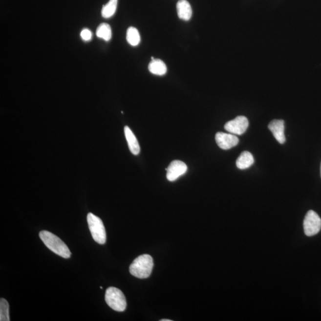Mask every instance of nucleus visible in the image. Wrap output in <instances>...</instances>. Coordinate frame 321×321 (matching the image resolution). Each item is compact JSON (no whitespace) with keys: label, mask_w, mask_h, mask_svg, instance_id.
<instances>
[{"label":"nucleus","mask_w":321,"mask_h":321,"mask_svg":"<svg viewBox=\"0 0 321 321\" xmlns=\"http://www.w3.org/2000/svg\"><path fill=\"white\" fill-rule=\"evenodd\" d=\"M40 237L44 245L54 253L64 258H69L71 252L67 246L65 245L56 235L51 232L43 230L40 233Z\"/></svg>","instance_id":"nucleus-1"},{"label":"nucleus","mask_w":321,"mask_h":321,"mask_svg":"<svg viewBox=\"0 0 321 321\" xmlns=\"http://www.w3.org/2000/svg\"><path fill=\"white\" fill-rule=\"evenodd\" d=\"M153 267V259L149 255H142L133 260L130 266L131 275L138 278L144 279L149 277Z\"/></svg>","instance_id":"nucleus-2"},{"label":"nucleus","mask_w":321,"mask_h":321,"mask_svg":"<svg viewBox=\"0 0 321 321\" xmlns=\"http://www.w3.org/2000/svg\"><path fill=\"white\" fill-rule=\"evenodd\" d=\"M87 221L92 237L96 242L104 245L106 242L107 235L105 227L101 219L92 213L87 215Z\"/></svg>","instance_id":"nucleus-3"},{"label":"nucleus","mask_w":321,"mask_h":321,"mask_svg":"<svg viewBox=\"0 0 321 321\" xmlns=\"http://www.w3.org/2000/svg\"><path fill=\"white\" fill-rule=\"evenodd\" d=\"M106 303L112 309L117 312L125 311L127 302L123 293L117 288L110 287L107 289L105 296Z\"/></svg>","instance_id":"nucleus-4"},{"label":"nucleus","mask_w":321,"mask_h":321,"mask_svg":"<svg viewBox=\"0 0 321 321\" xmlns=\"http://www.w3.org/2000/svg\"><path fill=\"white\" fill-rule=\"evenodd\" d=\"M304 231L307 236H313L320 232L321 229V219L315 211L310 210L307 213L303 221Z\"/></svg>","instance_id":"nucleus-5"},{"label":"nucleus","mask_w":321,"mask_h":321,"mask_svg":"<svg viewBox=\"0 0 321 321\" xmlns=\"http://www.w3.org/2000/svg\"><path fill=\"white\" fill-rule=\"evenodd\" d=\"M248 120L246 117L238 116L226 123L224 128L230 133L241 135L248 129Z\"/></svg>","instance_id":"nucleus-6"},{"label":"nucleus","mask_w":321,"mask_h":321,"mask_svg":"<svg viewBox=\"0 0 321 321\" xmlns=\"http://www.w3.org/2000/svg\"><path fill=\"white\" fill-rule=\"evenodd\" d=\"M167 178L170 182H174L187 171L188 167L184 162L179 160L172 161L166 169Z\"/></svg>","instance_id":"nucleus-7"},{"label":"nucleus","mask_w":321,"mask_h":321,"mask_svg":"<svg viewBox=\"0 0 321 321\" xmlns=\"http://www.w3.org/2000/svg\"><path fill=\"white\" fill-rule=\"evenodd\" d=\"M215 141L222 150H228L236 146L239 140L233 134L218 132L215 134Z\"/></svg>","instance_id":"nucleus-8"},{"label":"nucleus","mask_w":321,"mask_h":321,"mask_svg":"<svg viewBox=\"0 0 321 321\" xmlns=\"http://www.w3.org/2000/svg\"><path fill=\"white\" fill-rule=\"evenodd\" d=\"M270 129L273 134L274 138L279 144H283L285 142L284 134V122L282 120H274L268 125Z\"/></svg>","instance_id":"nucleus-9"},{"label":"nucleus","mask_w":321,"mask_h":321,"mask_svg":"<svg viewBox=\"0 0 321 321\" xmlns=\"http://www.w3.org/2000/svg\"><path fill=\"white\" fill-rule=\"evenodd\" d=\"M124 130L126 139L127 140L130 152L134 155H138L141 150L138 139L128 126H125Z\"/></svg>","instance_id":"nucleus-10"},{"label":"nucleus","mask_w":321,"mask_h":321,"mask_svg":"<svg viewBox=\"0 0 321 321\" xmlns=\"http://www.w3.org/2000/svg\"><path fill=\"white\" fill-rule=\"evenodd\" d=\"M178 18L182 20L188 21L192 16V9L190 3L186 0H179L177 3Z\"/></svg>","instance_id":"nucleus-11"},{"label":"nucleus","mask_w":321,"mask_h":321,"mask_svg":"<svg viewBox=\"0 0 321 321\" xmlns=\"http://www.w3.org/2000/svg\"><path fill=\"white\" fill-rule=\"evenodd\" d=\"M148 69L153 75L163 76L167 73V66L161 60L153 59L148 65Z\"/></svg>","instance_id":"nucleus-12"},{"label":"nucleus","mask_w":321,"mask_h":321,"mask_svg":"<svg viewBox=\"0 0 321 321\" xmlns=\"http://www.w3.org/2000/svg\"><path fill=\"white\" fill-rule=\"evenodd\" d=\"M254 163L253 155L251 152L244 151L241 153L236 161V166L238 169L245 170L248 169Z\"/></svg>","instance_id":"nucleus-13"},{"label":"nucleus","mask_w":321,"mask_h":321,"mask_svg":"<svg viewBox=\"0 0 321 321\" xmlns=\"http://www.w3.org/2000/svg\"><path fill=\"white\" fill-rule=\"evenodd\" d=\"M126 40L130 45H138L141 42V36L138 30L134 27H128L126 34Z\"/></svg>","instance_id":"nucleus-14"},{"label":"nucleus","mask_w":321,"mask_h":321,"mask_svg":"<svg viewBox=\"0 0 321 321\" xmlns=\"http://www.w3.org/2000/svg\"><path fill=\"white\" fill-rule=\"evenodd\" d=\"M118 0H109L106 5L103 7L101 15L103 17L108 19L112 17L116 12Z\"/></svg>","instance_id":"nucleus-15"},{"label":"nucleus","mask_w":321,"mask_h":321,"mask_svg":"<svg viewBox=\"0 0 321 321\" xmlns=\"http://www.w3.org/2000/svg\"><path fill=\"white\" fill-rule=\"evenodd\" d=\"M96 34L98 38L106 41L110 40L112 37V30L110 26L107 23H101L98 27Z\"/></svg>","instance_id":"nucleus-16"},{"label":"nucleus","mask_w":321,"mask_h":321,"mask_svg":"<svg viewBox=\"0 0 321 321\" xmlns=\"http://www.w3.org/2000/svg\"><path fill=\"white\" fill-rule=\"evenodd\" d=\"M0 321H9V304L4 299H0Z\"/></svg>","instance_id":"nucleus-17"},{"label":"nucleus","mask_w":321,"mask_h":321,"mask_svg":"<svg viewBox=\"0 0 321 321\" xmlns=\"http://www.w3.org/2000/svg\"><path fill=\"white\" fill-rule=\"evenodd\" d=\"M81 37L82 40L85 41H89L92 39V34L88 29H84L82 30L81 33Z\"/></svg>","instance_id":"nucleus-18"},{"label":"nucleus","mask_w":321,"mask_h":321,"mask_svg":"<svg viewBox=\"0 0 321 321\" xmlns=\"http://www.w3.org/2000/svg\"><path fill=\"white\" fill-rule=\"evenodd\" d=\"M161 321H171V320H161Z\"/></svg>","instance_id":"nucleus-19"},{"label":"nucleus","mask_w":321,"mask_h":321,"mask_svg":"<svg viewBox=\"0 0 321 321\" xmlns=\"http://www.w3.org/2000/svg\"><path fill=\"white\" fill-rule=\"evenodd\" d=\"M100 289H103V287H100Z\"/></svg>","instance_id":"nucleus-20"},{"label":"nucleus","mask_w":321,"mask_h":321,"mask_svg":"<svg viewBox=\"0 0 321 321\" xmlns=\"http://www.w3.org/2000/svg\"></svg>","instance_id":"nucleus-21"}]
</instances>
